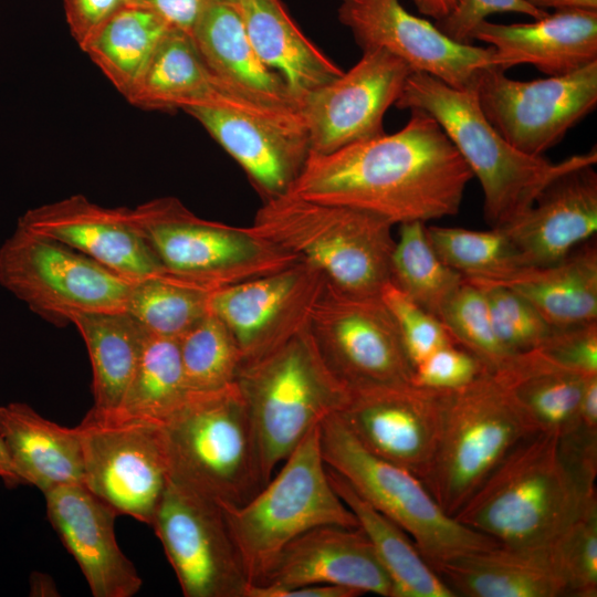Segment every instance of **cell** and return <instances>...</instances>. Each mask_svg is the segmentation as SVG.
<instances>
[{
    "mask_svg": "<svg viewBox=\"0 0 597 597\" xmlns=\"http://www.w3.org/2000/svg\"><path fill=\"white\" fill-rule=\"evenodd\" d=\"M409 112L394 134L310 154L289 193L371 212L392 224L457 214L473 175L430 114Z\"/></svg>",
    "mask_w": 597,
    "mask_h": 597,
    "instance_id": "obj_1",
    "label": "cell"
},
{
    "mask_svg": "<svg viewBox=\"0 0 597 597\" xmlns=\"http://www.w3.org/2000/svg\"><path fill=\"white\" fill-rule=\"evenodd\" d=\"M597 502L565 462L559 437L537 431L521 440L454 515L501 545H546Z\"/></svg>",
    "mask_w": 597,
    "mask_h": 597,
    "instance_id": "obj_2",
    "label": "cell"
},
{
    "mask_svg": "<svg viewBox=\"0 0 597 597\" xmlns=\"http://www.w3.org/2000/svg\"><path fill=\"white\" fill-rule=\"evenodd\" d=\"M394 106L422 109L438 122L479 179L484 219L491 228L521 217L557 176L597 161L596 147L558 163L520 151L485 118L473 90L452 87L426 73L408 76Z\"/></svg>",
    "mask_w": 597,
    "mask_h": 597,
    "instance_id": "obj_3",
    "label": "cell"
},
{
    "mask_svg": "<svg viewBox=\"0 0 597 597\" xmlns=\"http://www.w3.org/2000/svg\"><path fill=\"white\" fill-rule=\"evenodd\" d=\"M394 226L371 212L286 193L263 200L244 228L256 239L311 263L334 286L379 295L390 281Z\"/></svg>",
    "mask_w": 597,
    "mask_h": 597,
    "instance_id": "obj_4",
    "label": "cell"
},
{
    "mask_svg": "<svg viewBox=\"0 0 597 597\" xmlns=\"http://www.w3.org/2000/svg\"><path fill=\"white\" fill-rule=\"evenodd\" d=\"M282 463L245 503L220 505L249 586L263 583L285 546L303 533L323 525L358 527L328 480L320 423Z\"/></svg>",
    "mask_w": 597,
    "mask_h": 597,
    "instance_id": "obj_5",
    "label": "cell"
},
{
    "mask_svg": "<svg viewBox=\"0 0 597 597\" xmlns=\"http://www.w3.org/2000/svg\"><path fill=\"white\" fill-rule=\"evenodd\" d=\"M170 480L220 505H240L265 485L248 408L237 381L189 392L161 423Z\"/></svg>",
    "mask_w": 597,
    "mask_h": 597,
    "instance_id": "obj_6",
    "label": "cell"
},
{
    "mask_svg": "<svg viewBox=\"0 0 597 597\" xmlns=\"http://www.w3.org/2000/svg\"><path fill=\"white\" fill-rule=\"evenodd\" d=\"M235 381L248 408L265 484L305 434L337 412L348 396L321 360L306 329L241 366Z\"/></svg>",
    "mask_w": 597,
    "mask_h": 597,
    "instance_id": "obj_7",
    "label": "cell"
},
{
    "mask_svg": "<svg viewBox=\"0 0 597 597\" xmlns=\"http://www.w3.org/2000/svg\"><path fill=\"white\" fill-rule=\"evenodd\" d=\"M320 444L325 465L399 525L434 570L467 553L499 545L444 513L412 472L364 448L337 412L320 422Z\"/></svg>",
    "mask_w": 597,
    "mask_h": 597,
    "instance_id": "obj_8",
    "label": "cell"
},
{
    "mask_svg": "<svg viewBox=\"0 0 597 597\" xmlns=\"http://www.w3.org/2000/svg\"><path fill=\"white\" fill-rule=\"evenodd\" d=\"M537 432L494 371L447 392L438 448L422 480L454 517L506 454Z\"/></svg>",
    "mask_w": 597,
    "mask_h": 597,
    "instance_id": "obj_9",
    "label": "cell"
},
{
    "mask_svg": "<svg viewBox=\"0 0 597 597\" xmlns=\"http://www.w3.org/2000/svg\"><path fill=\"white\" fill-rule=\"evenodd\" d=\"M132 217L161 264L164 277L212 293L300 261L245 228L197 217L172 197L137 206Z\"/></svg>",
    "mask_w": 597,
    "mask_h": 597,
    "instance_id": "obj_10",
    "label": "cell"
},
{
    "mask_svg": "<svg viewBox=\"0 0 597 597\" xmlns=\"http://www.w3.org/2000/svg\"><path fill=\"white\" fill-rule=\"evenodd\" d=\"M305 329L347 391L412 381L398 326L380 294L347 292L326 280Z\"/></svg>",
    "mask_w": 597,
    "mask_h": 597,
    "instance_id": "obj_11",
    "label": "cell"
},
{
    "mask_svg": "<svg viewBox=\"0 0 597 597\" xmlns=\"http://www.w3.org/2000/svg\"><path fill=\"white\" fill-rule=\"evenodd\" d=\"M0 284L33 312L67 321L78 312L125 311L133 283L17 224L0 248Z\"/></svg>",
    "mask_w": 597,
    "mask_h": 597,
    "instance_id": "obj_12",
    "label": "cell"
},
{
    "mask_svg": "<svg viewBox=\"0 0 597 597\" xmlns=\"http://www.w3.org/2000/svg\"><path fill=\"white\" fill-rule=\"evenodd\" d=\"M473 91L485 118L513 147L531 156L557 145L597 105V61L559 76L512 80L490 66Z\"/></svg>",
    "mask_w": 597,
    "mask_h": 597,
    "instance_id": "obj_13",
    "label": "cell"
},
{
    "mask_svg": "<svg viewBox=\"0 0 597 597\" xmlns=\"http://www.w3.org/2000/svg\"><path fill=\"white\" fill-rule=\"evenodd\" d=\"M150 526L184 596H247L249 582L219 503L169 480Z\"/></svg>",
    "mask_w": 597,
    "mask_h": 597,
    "instance_id": "obj_14",
    "label": "cell"
},
{
    "mask_svg": "<svg viewBox=\"0 0 597 597\" xmlns=\"http://www.w3.org/2000/svg\"><path fill=\"white\" fill-rule=\"evenodd\" d=\"M81 432L84 485L117 514L151 525L170 480L161 425L94 421Z\"/></svg>",
    "mask_w": 597,
    "mask_h": 597,
    "instance_id": "obj_15",
    "label": "cell"
},
{
    "mask_svg": "<svg viewBox=\"0 0 597 597\" xmlns=\"http://www.w3.org/2000/svg\"><path fill=\"white\" fill-rule=\"evenodd\" d=\"M325 283L318 269L300 260L279 272L210 293L209 311L233 336L243 366L305 329Z\"/></svg>",
    "mask_w": 597,
    "mask_h": 597,
    "instance_id": "obj_16",
    "label": "cell"
},
{
    "mask_svg": "<svg viewBox=\"0 0 597 597\" xmlns=\"http://www.w3.org/2000/svg\"><path fill=\"white\" fill-rule=\"evenodd\" d=\"M447 392L412 381L355 389L337 415L369 452L422 481L438 448Z\"/></svg>",
    "mask_w": 597,
    "mask_h": 597,
    "instance_id": "obj_17",
    "label": "cell"
},
{
    "mask_svg": "<svg viewBox=\"0 0 597 597\" xmlns=\"http://www.w3.org/2000/svg\"><path fill=\"white\" fill-rule=\"evenodd\" d=\"M412 72L387 51H365L348 71L310 93L298 106L310 154H329L385 134V114Z\"/></svg>",
    "mask_w": 597,
    "mask_h": 597,
    "instance_id": "obj_18",
    "label": "cell"
},
{
    "mask_svg": "<svg viewBox=\"0 0 597 597\" xmlns=\"http://www.w3.org/2000/svg\"><path fill=\"white\" fill-rule=\"evenodd\" d=\"M338 18L362 52L387 51L413 72L455 88L473 90L479 74L494 66L491 46L450 39L434 24L408 12L399 0H342Z\"/></svg>",
    "mask_w": 597,
    "mask_h": 597,
    "instance_id": "obj_19",
    "label": "cell"
},
{
    "mask_svg": "<svg viewBox=\"0 0 597 597\" xmlns=\"http://www.w3.org/2000/svg\"><path fill=\"white\" fill-rule=\"evenodd\" d=\"M184 112L240 165L263 200L289 193L310 156L300 109L264 114L191 106Z\"/></svg>",
    "mask_w": 597,
    "mask_h": 597,
    "instance_id": "obj_20",
    "label": "cell"
},
{
    "mask_svg": "<svg viewBox=\"0 0 597 597\" xmlns=\"http://www.w3.org/2000/svg\"><path fill=\"white\" fill-rule=\"evenodd\" d=\"M18 226L76 250L130 283L165 273L128 208H106L74 195L28 210Z\"/></svg>",
    "mask_w": 597,
    "mask_h": 597,
    "instance_id": "obj_21",
    "label": "cell"
},
{
    "mask_svg": "<svg viewBox=\"0 0 597 597\" xmlns=\"http://www.w3.org/2000/svg\"><path fill=\"white\" fill-rule=\"evenodd\" d=\"M46 515L95 597H132L143 580L115 537L117 512L83 484L44 493Z\"/></svg>",
    "mask_w": 597,
    "mask_h": 597,
    "instance_id": "obj_22",
    "label": "cell"
},
{
    "mask_svg": "<svg viewBox=\"0 0 597 597\" xmlns=\"http://www.w3.org/2000/svg\"><path fill=\"white\" fill-rule=\"evenodd\" d=\"M503 228L522 266L562 261L597 231V172L582 165L554 178L532 207Z\"/></svg>",
    "mask_w": 597,
    "mask_h": 597,
    "instance_id": "obj_23",
    "label": "cell"
},
{
    "mask_svg": "<svg viewBox=\"0 0 597 597\" xmlns=\"http://www.w3.org/2000/svg\"><path fill=\"white\" fill-rule=\"evenodd\" d=\"M324 584L392 597L390 579L359 527L323 525L289 543L259 585L290 588Z\"/></svg>",
    "mask_w": 597,
    "mask_h": 597,
    "instance_id": "obj_24",
    "label": "cell"
},
{
    "mask_svg": "<svg viewBox=\"0 0 597 597\" xmlns=\"http://www.w3.org/2000/svg\"><path fill=\"white\" fill-rule=\"evenodd\" d=\"M493 49L495 67L531 64L559 76L597 61V11H554L531 23L482 21L472 33Z\"/></svg>",
    "mask_w": 597,
    "mask_h": 597,
    "instance_id": "obj_25",
    "label": "cell"
},
{
    "mask_svg": "<svg viewBox=\"0 0 597 597\" xmlns=\"http://www.w3.org/2000/svg\"><path fill=\"white\" fill-rule=\"evenodd\" d=\"M127 101L144 109L214 106L276 113L281 106L252 98L221 82L200 56L190 34L170 29Z\"/></svg>",
    "mask_w": 597,
    "mask_h": 597,
    "instance_id": "obj_26",
    "label": "cell"
},
{
    "mask_svg": "<svg viewBox=\"0 0 597 597\" xmlns=\"http://www.w3.org/2000/svg\"><path fill=\"white\" fill-rule=\"evenodd\" d=\"M455 596H570L553 542L546 545H495L453 558L437 570Z\"/></svg>",
    "mask_w": 597,
    "mask_h": 597,
    "instance_id": "obj_27",
    "label": "cell"
},
{
    "mask_svg": "<svg viewBox=\"0 0 597 597\" xmlns=\"http://www.w3.org/2000/svg\"><path fill=\"white\" fill-rule=\"evenodd\" d=\"M0 436L24 485L43 494L61 485H84L78 427H62L27 404L10 402L0 406Z\"/></svg>",
    "mask_w": 597,
    "mask_h": 597,
    "instance_id": "obj_28",
    "label": "cell"
},
{
    "mask_svg": "<svg viewBox=\"0 0 597 597\" xmlns=\"http://www.w3.org/2000/svg\"><path fill=\"white\" fill-rule=\"evenodd\" d=\"M191 38L226 85L263 103L298 108L281 77L254 51L237 4L209 0Z\"/></svg>",
    "mask_w": 597,
    "mask_h": 597,
    "instance_id": "obj_29",
    "label": "cell"
},
{
    "mask_svg": "<svg viewBox=\"0 0 597 597\" xmlns=\"http://www.w3.org/2000/svg\"><path fill=\"white\" fill-rule=\"evenodd\" d=\"M235 4L254 51L281 77L297 106L344 72L303 34L280 0Z\"/></svg>",
    "mask_w": 597,
    "mask_h": 597,
    "instance_id": "obj_30",
    "label": "cell"
},
{
    "mask_svg": "<svg viewBox=\"0 0 597 597\" xmlns=\"http://www.w3.org/2000/svg\"><path fill=\"white\" fill-rule=\"evenodd\" d=\"M82 336L92 367L93 407L85 418L114 421L134 376L147 332L125 311L69 315Z\"/></svg>",
    "mask_w": 597,
    "mask_h": 597,
    "instance_id": "obj_31",
    "label": "cell"
},
{
    "mask_svg": "<svg viewBox=\"0 0 597 597\" xmlns=\"http://www.w3.org/2000/svg\"><path fill=\"white\" fill-rule=\"evenodd\" d=\"M475 285L506 286L527 300L553 327L597 322V245L588 241L562 261L523 266L499 280Z\"/></svg>",
    "mask_w": 597,
    "mask_h": 597,
    "instance_id": "obj_32",
    "label": "cell"
},
{
    "mask_svg": "<svg viewBox=\"0 0 597 597\" xmlns=\"http://www.w3.org/2000/svg\"><path fill=\"white\" fill-rule=\"evenodd\" d=\"M494 373L535 431L561 437L578 421L590 376L563 367L537 349L512 355Z\"/></svg>",
    "mask_w": 597,
    "mask_h": 597,
    "instance_id": "obj_33",
    "label": "cell"
},
{
    "mask_svg": "<svg viewBox=\"0 0 597 597\" xmlns=\"http://www.w3.org/2000/svg\"><path fill=\"white\" fill-rule=\"evenodd\" d=\"M326 471L387 573L392 597H455L399 525L366 502L339 474L327 467Z\"/></svg>",
    "mask_w": 597,
    "mask_h": 597,
    "instance_id": "obj_34",
    "label": "cell"
},
{
    "mask_svg": "<svg viewBox=\"0 0 597 597\" xmlns=\"http://www.w3.org/2000/svg\"><path fill=\"white\" fill-rule=\"evenodd\" d=\"M170 28L151 10L127 3L82 49L127 100Z\"/></svg>",
    "mask_w": 597,
    "mask_h": 597,
    "instance_id": "obj_35",
    "label": "cell"
},
{
    "mask_svg": "<svg viewBox=\"0 0 597 597\" xmlns=\"http://www.w3.org/2000/svg\"><path fill=\"white\" fill-rule=\"evenodd\" d=\"M188 394L178 339L147 333L119 412L109 422L144 420L161 425Z\"/></svg>",
    "mask_w": 597,
    "mask_h": 597,
    "instance_id": "obj_36",
    "label": "cell"
},
{
    "mask_svg": "<svg viewBox=\"0 0 597 597\" xmlns=\"http://www.w3.org/2000/svg\"><path fill=\"white\" fill-rule=\"evenodd\" d=\"M389 282L438 318L464 277L438 256L427 238L425 222L410 221L399 224Z\"/></svg>",
    "mask_w": 597,
    "mask_h": 597,
    "instance_id": "obj_37",
    "label": "cell"
},
{
    "mask_svg": "<svg viewBox=\"0 0 597 597\" xmlns=\"http://www.w3.org/2000/svg\"><path fill=\"white\" fill-rule=\"evenodd\" d=\"M426 234L438 256L472 284L492 282L523 268L503 228L481 231L429 226Z\"/></svg>",
    "mask_w": 597,
    "mask_h": 597,
    "instance_id": "obj_38",
    "label": "cell"
},
{
    "mask_svg": "<svg viewBox=\"0 0 597 597\" xmlns=\"http://www.w3.org/2000/svg\"><path fill=\"white\" fill-rule=\"evenodd\" d=\"M210 293L164 276L132 284L125 312L148 334L179 338L209 313Z\"/></svg>",
    "mask_w": 597,
    "mask_h": 597,
    "instance_id": "obj_39",
    "label": "cell"
},
{
    "mask_svg": "<svg viewBox=\"0 0 597 597\" xmlns=\"http://www.w3.org/2000/svg\"><path fill=\"white\" fill-rule=\"evenodd\" d=\"M189 392L213 391L235 383L240 350L227 326L210 311L178 338Z\"/></svg>",
    "mask_w": 597,
    "mask_h": 597,
    "instance_id": "obj_40",
    "label": "cell"
},
{
    "mask_svg": "<svg viewBox=\"0 0 597 597\" xmlns=\"http://www.w3.org/2000/svg\"><path fill=\"white\" fill-rule=\"evenodd\" d=\"M438 318L453 342L474 355L489 371L498 370L511 357L496 338L480 286L464 280L443 305Z\"/></svg>",
    "mask_w": 597,
    "mask_h": 597,
    "instance_id": "obj_41",
    "label": "cell"
},
{
    "mask_svg": "<svg viewBox=\"0 0 597 597\" xmlns=\"http://www.w3.org/2000/svg\"><path fill=\"white\" fill-rule=\"evenodd\" d=\"M475 285V284H474ZM488 302L493 329L510 355L538 348L553 326L523 296L502 285H476Z\"/></svg>",
    "mask_w": 597,
    "mask_h": 597,
    "instance_id": "obj_42",
    "label": "cell"
},
{
    "mask_svg": "<svg viewBox=\"0 0 597 597\" xmlns=\"http://www.w3.org/2000/svg\"><path fill=\"white\" fill-rule=\"evenodd\" d=\"M572 597L597 596V502L553 542Z\"/></svg>",
    "mask_w": 597,
    "mask_h": 597,
    "instance_id": "obj_43",
    "label": "cell"
},
{
    "mask_svg": "<svg viewBox=\"0 0 597 597\" xmlns=\"http://www.w3.org/2000/svg\"><path fill=\"white\" fill-rule=\"evenodd\" d=\"M380 297L396 321L412 370L437 349L455 344L439 318L419 306L391 282L384 285Z\"/></svg>",
    "mask_w": 597,
    "mask_h": 597,
    "instance_id": "obj_44",
    "label": "cell"
},
{
    "mask_svg": "<svg viewBox=\"0 0 597 597\" xmlns=\"http://www.w3.org/2000/svg\"><path fill=\"white\" fill-rule=\"evenodd\" d=\"M485 370L474 355L449 344L413 367L412 383L429 389L451 391L469 385Z\"/></svg>",
    "mask_w": 597,
    "mask_h": 597,
    "instance_id": "obj_45",
    "label": "cell"
},
{
    "mask_svg": "<svg viewBox=\"0 0 597 597\" xmlns=\"http://www.w3.org/2000/svg\"><path fill=\"white\" fill-rule=\"evenodd\" d=\"M536 349L567 369L584 376L597 375V322L553 327Z\"/></svg>",
    "mask_w": 597,
    "mask_h": 597,
    "instance_id": "obj_46",
    "label": "cell"
},
{
    "mask_svg": "<svg viewBox=\"0 0 597 597\" xmlns=\"http://www.w3.org/2000/svg\"><path fill=\"white\" fill-rule=\"evenodd\" d=\"M504 12L525 14L534 20L548 13L527 0H460L448 17L436 21L434 25L450 39L472 44V33L476 25L492 14Z\"/></svg>",
    "mask_w": 597,
    "mask_h": 597,
    "instance_id": "obj_47",
    "label": "cell"
},
{
    "mask_svg": "<svg viewBox=\"0 0 597 597\" xmlns=\"http://www.w3.org/2000/svg\"><path fill=\"white\" fill-rule=\"evenodd\" d=\"M129 0H63L70 32L83 49L97 30Z\"/></svg>",
    "mask_w": 597,
    "mask_h": 597,
    "instance_id": "obj_48",
    "label": "cell"
},
{
    "mask_svg": "<svg viewBox=\"0 0 597 597\" xmlns=\"http://www.w3.org/2000/svg\"><path fill=\"white\" fill-rule=\"evenodd\" d=\"M209 0H129L159 15L170 28L191 35Z\"/></svg>",
    "mask_w": 597,
    "mask_h": 597,
    "instance_id": "obj_49",
    "label": "cell"
},
{
    "mask_svg": "<svg viewBox=\"0 0 597 597\" xmlns=\"http://www.w3.org/2000/svg\"><path fill=\"white\" fill-rule=\"evenodd\" d=\"M359 595L362 594L355 589L337 585L311 584L290 588L250 585L245 597H356Z\"/></svg>",
    "mask_w": 597,
    "mask_h": 597,
    "instance_id": "obj_50",
    "label": "cell"
},
{
    "mask_svg": "<svg viewBox=\"0 0 597 597\" xmlns=\"http://www.w3.org/2000/svg\"><path fill=\"white\" fill-rule=\"evenodd\" d=\"M534 7L545 10L554 9L555 11L579 10V11H597V0H527Z\"/></svg>",
    "mask_w": 597,
    "mask_h": 597,
    "instance_id": "obj_51",
    "label": "cell"
},
{
    "mask_svg": "<svg viewBox=\"0 0 597 597\" xmlns=\"http://www.w3.org/2000/svg\"><path fill=\"white\" fill-rule=\"evenodd\" d=\"M412 2L419 12L439 21L448 17L460 0H412Z\"/></svg>",
    "mask_w": 597,
    "mask_h": 597,
    "instance_id": "obj_52",
    "label": "cell"
},
{
    "mask_svg": "<svg viewBox=\"0 0 597 597\" xmlns=\"http://www.w3.org/2000/svg\"><path fill=\"white\" fill-rule=\"evenodd\" d=\"M0 479L7 488L13 489L19 485H24L22 479L18 474L3 439L0 436Z\"/></svg>",
    "mask_w": 597,
    "mask_h": 597,
    "instance_id": "obj_53",
    "label": "cell"
},
{
    "mask_svg": "<svg viewBox=\"0 0 597 597\" xmlns=\"http://www.w3.org/2000/svg\"><path fill=\"white\" fill-rule=\"evenodd\" d=\"M31 596H56L57 589L50 576L41 573H33L30 576Z\"/></svg>",
    "mask_w": 597,
    "mask_h": 597,
    "instance_id": "obj_54",
    "label": "cell"
},
{
    "mask_svg": "<svg viewBox=\"0 0 597 597\" xmlns=\"http://www.w3.org/2000/svg\"><path fill=\"white\" fill-rule=\"evenodd\" d=\"M223 1L231 2V3L235 4L238 0H223Z\"/></svg>",
    "mask_w": 597,
    "mask_h": 597,
    "instance_id": "obj_55",
    "label": "cell"
}]
</instances>
